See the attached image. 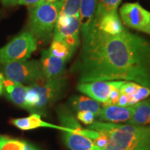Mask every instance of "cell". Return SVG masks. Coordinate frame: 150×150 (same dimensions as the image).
<instances>
[{
    "instance_id": "1",
    "label": "cell",
    "mask_w": 150,
    "mask_h": 150,
    "mask_svg": "<svg viewBox=\"0 0 150 150\" xmlns=\"http://www.w3.org/2000/svg\"><path fill=\"white\" fill-rule=\"evenodd\" d=\"M71 72L79 83L126 81L150 88V42L125 29L109 35L91 24Z\"/></svg>"
},
{
    "instance_id": "2",
    "label": "cell",
    "mask_w": 150,
    "mask_h": 150,
    "mask_svg": "<svg viewBox=\"0 0 150 150\" xmlns=\"http://www.w3.org/2000/svg\"><path fill=\"white\" fill-rule=\"evenodd\" d=\"M88 128L108 136V143L101 150H150V126L97 121Z\"/></svg>"
},
{
    "instance_id": "3",
    "label": "cell",
    "mask_w": 150,
    "mask_h": 150,
    "mask_svg": "<svg viewBox=\"0 0 150 150\" xmlns=\"http://www.w3.org/2000/svg\"><path fill=\"white\" fill-rule=\"evenodd\" d=\"M61 1L43 4L34 7H30L29 16V28L37 41L47 43L53 36L60 9Z\"/></svg>"
},
{
    "instance_id": "4",
    "label": "cell",
    "mask_w": 150,
    "mask_h": 150,
    "mask_svg": "<svg viewBox=\"0 0 150 150\" xmlns=\"http://www.w3.org/2000/svg\"><path fill=\"white\" fill-rule=\"evenodd\" d=\"M66 87L65 79L60 77L56 79H42L28 86V93L35 103L34 112L42 113L49 106L57 101Z\"/></svg>"
},
{
    "instance_id": "5",
    "label": "cell",
    "mask_w": 150,
    "mask_h": 150,
    "mask_svg": "<svg viewBox=\"0 0 150 150\" xmlns=\"http://www.w3.org/2000/svg\"><path fill=\"white\" fill-rule=\"evenodd\" d=\"M38 41L30 31H24L0 48V64L24 61L37 49Z\"/></svg>"
},
{
    "instance_id": "6",
    "label": "cell",
    "mask_w": 150,
    "mask_h": 150,
    "mask_svg": "<svg viewBox=\"0 0 150 150\" xmlns=\"http://www.w3.org/2000/svg\"><path fill=\"white\" fill-rule=\"evenodd\" d=\"M2 72L5 79L23 85L30 86L45 79L40 61L35 60H24L4 64Z\"/></svg>"
},
{
    "instance_id": "7",
    "label": "cell",
    "mask_w": 150,
    "mask_h": 150,
    "mask_svg": "<svg viewBox=\"0 0 150 150\" xmlns=\"http://www.w3.org/2000/svg\"><path fill=\"white\" fill-rule=\"evenodd\" d=\"M79 17L59 14L54 30L53 39L64 41L76 50L80 44Z\"/></svg>"
},
{
    "instance_id": "8",
    "label": "cell",
    "mask_w": 150,
    "mask_h": 150,
    "mask_svg": "<svg viewBox=\"0 0 150 150\" xmlns=\"http://www.w3.org/2000/svg\"><path fill=\"white\" fill-rule=\"evenodd\" d=\"M120 14L127 26L150 35V11L140 4H125L120 9Z\"/></svg>"
},
{
    "instance_id": "9",
    "label": "cell",
    "mask_w": 150,
    "mask_h": 150,
    "mask_svg": "<svg viewBox=\"0 0 150 150\" xmlns=\"http://www.w3.org/2000/svg\"><path fill=\"white\" fill-rule=\"evenodd\" d=\"M126 81H101L79 83L77 89L81 93L101 104L106 102L110 91L114 88H120Z\"/></svg>"
},
{
    "instance_id": "10",
    "label": "cell",
    "mask_w": 150,
    "mask_h": 150,
    "mask_svg": "<svg viewBox=\"0 0 150 150\" xmlns=\"http://www.w3.org/2000/svg\"><path fill=\"white\" fill-rule=\"evenodd\" d=\"M66 61L51 54L48 50L41 54L40 66L45 79L52 80L62 77L64 73Z\"/></svg>"
},
{
    "instance_id": "11",
    "label": "cell",
    "mask_w": 150,
    "mask_h": 150,
    "mask_svg": "<svg viewBox=\"0 0 150 150\" xmlns=\"http://www.w3.org/2000/svg\"><path fill=\"white\" fill-rule=\"evenodd\" d=\"M134 106H120L118 105H104L97 118L100 121L111 123L127 122L132 115Z\"/></svg>"
},
{
    "instance_id": "12",
    "label": "cell",
    "mask_w": 150,
    "mask_h": 150,
    "mask_svg": "<svg viewBox=\"0 0 150 150\" xmlns=\"http://www.w3.org/2000/svg\"><path fill=\"white\" fill-rule=\"evenodd\" d=\"M11 124L16 127L17 128L22 131H29L32 130V129L40 128H50L57 129V130L61 131H72L74 129L65 128L62 126L53 125L47 122L43 121L41 119V116L40 114L33 112L28 117H22V118H16V119H13L11 120Z\"/></svg>"
},
{
    "instance_id": "13",
    "label": "cell",
    "mask_w": 150,
    "mask_h": 150,
    "mask_svg": "<svg viewBox=\"0 0 150 150\" xmlns=\"http://www.w3.org/2000/svg\"><path fill=\"white\" fill-rule=\"evenodd\" d=\"M3 93L6 98L17 106L27 110L26 97L28 86L4 78L3 81Z\"/></svg>"
},
{
    "instance_id": "14",
    "label": "cell",
    "mask_w": 150,
    "mask_h": 150,
    "mask_svg": "<svg viewBox=\"0 0 150 150\" xmlns=\"http://www.w3.org/2000/svg\"><path fill=\"white\" fill-rule=\"evenodd\" d=\"M81 129L62 131L65 145L70 150H101L93 141L81 134Z\"/></svg>"
},
{
    "instance_id": "15",
    "label": "cell",
    "mask_w": 150,
    "mask_h": 150,
    "mask_svg": "<svg viewBox=\"0 0 150 150\" xmlns=\"http://www.w3.org/2000/svg\"><path fill=\"white\" fill-rule=\"evenodd\" d=\"M92 24L109 35H117L125 29L120 20L117 11L104 15L97 23H92Z\"/></svg>"
},
{
    "instance_id": "16",
    "label": "cell",
    "mask_w": 150,
    "mask_h": 150,
    "mask_svg": "<svg viewBox=\"0 0 150 150\" xmlns=\"http://www.w3.org/2000/svg\"><path fill=\"white\" fill-rule=\"evenodd\" d=\"M129 125L147 126L150 125V99H144L134 105Z\"/></svg>"
},
{
    "instance_id": "17",
    "label": "cell",
    "mask_w": 150,
    "mask_h": 150,
    "mask_svg": "<svg viewBox=\"0 0 150 150\" xmlns=\"http://www.w3.org/2000/svg\"><path fill=\"white\" fill-rule=\"evenodd\" d=\"M70 104L76 112L90 111L93 112L96 117L102 108V105L91 97L83 95H75L70 98Z\"/></svg>"
},
{
    "instance_id": "18",
    "label": "cell",
    "mask_w": 150,
    "mask_h": 150,
    "mask_svg": "<svg viewBox=\"0 0 150 150\" xmlns=\"http://www.w3.org/2000/svg\"><path fill=\"white\" fill-rule=\"evenodd\" d=\"M98 0H81L79 8V22L81 31L93 23L97 6Z\"/></svg>"
},
{
    "instance_id": "19",
    "label": "cell",
    "mask_w": 150,
    "mask_h": 150,
    "mask_svg": "<svg viewBox=\"0 0 150 150\" xmlns=\"http://www.w3.org/2000/svg\"><path fill=\"white\" fill-rule=\"evenodd\" d=\"M49 52L56 57L67 61L72 57L75 50L64 41L53 39Z\"/></svg>"
},
{
    "instance_id": "20",
    "label": "cell",
    "mask_w": 150,
    "mask_h": 150,
    "mask_svg": "<svg viewBox=\"0 0 150 150\" xmlns=\"http://www.w3.org/2000/svg\"><path fill=\"white\" fill-rule=\"evenodd\" d=\"M122 0H99L95 12L93 23H97L104 15L117 11V7Z\"/></svg>"
},
{
    "instance_id": "21",
    "label": "cell",
    "mask_w": 150,
    "mask_h": 150,
    "mask_svg": "<svg viewBox=\"0 0 150 150\" xmlns=\"http://www.w3.org/2000/svg\"><path fill=\"white\" fill-rule=\"evenodd\" d=\"M27 142L5 136H0V150H24Z\"/></svg>"
},
{
    "instance_id": "22",
    "label": "cell",
    "mask_w": 150,
    "mask_h": 150,
    "mask_svg": "<svg viewBox=\"0 0 150 150\" xmlns=\"http://www.w3.org/2000/svg\"><path fill=\"white\" fill-rule=\"evenodd\" d=\"M61 6L59 14L67 16L79 17L81 0H61Z\"/></svg>"
},
{
    "instance_id": "23",
    "label": "cell",
    "mask_w": 150,
    "mask_h": 150,
    "mask_svg": "<svg viewBox=\"0 0 150 150\" xmlns=\"http://www.w3.org/2000/svg\"><path fill=\"white\" fill-rule=\"evenodd\" d=\"M150 95V88L145 86H140L139 88L134 95L128 96L129 97V106H134L137 103L146 99Z\"/></svg>"
},
{
    "instance_id": "24",
    "label": "cell",
    "mask_w": 150,
    "mask_h": 150,
    "mask_svg": "<svg viewBox=\"0 0 150 150\" xmlns=\"http://www.w3.org/2000/svg\"><path fill=\"white\" fill-rule=\"evenodd\" d=\"M140 85L139 84L134 83V82L131 81H125L122 85L120 88V91L121 94L124 95H134V94L137 91V90L139 88Z\"/></svg>"
},
{
    "instance_id": "25",
    "label": "cell",
    "mask_w": 150,
    "mask_h": 150,
    "mask_svg": "<svg viewBox=\"0 0 150 150\" xmlns=\"http://www.w3.org/2000/svg\"><path fill=\"white\" fill-rule=\"evenodd\" d=\"M96 115L90 111H79L76 114V119L86 125H91L95 122Z\"/></svg>"
},
{
    "instance_id": "26",
    "label": "cell",
    "mask_w": 150,
    "mask_h": 150,
    "mask_svg": "<svg viewBox=\"0 0 150 150\" xmlns=\"http://www.w3.org/2000/svg\"><path fill=\"white\" fill-rule=\"evenodd\" d=\"M121 93L120 91V88H114L110 91L109 96L106 103L103 104L104 105H117V101L120 96Z\"/></svg>"
},
{
    "instance_id": "27",
    "label": "cell",
    "mask_w": 150,
    "mask_h": 150,
    "mask_svg": "<svg viewBox=\"0 0 150 150\" xmlns=\"http://www.w3.org/2000/svg\"><path fill=\"white\" fill-rule=\"evenodd\" d=\"M18 4L25 5L30 7H34L36 6L43 4L42 0H18Z\"/></svg>"
},
{
    "instance_id": "28",
    "label": "cell",
    "mask_w": 150,
    "mask_h": 150,
    "mask_svg": "<svg viewBox=\"0 0 150 150\" xmlns=\"http://www.w3.org/2000/svg\"><path fill=\"white\" fill-rule=\"evenodd\" d=\"M117 105L120 106H129V97L127 95L121 94L118 99Z\"/></svg>"
},
{
    "instance_id": "29",
    "label": "cell",
    "mask_w": 150,
    "mask_h": 150,
    "mask_svg": "<svg viewBox=\"0 0 150 150\" xmlns=\"http://www.w3.org/2000/svg\"><path fill=\"white\" fill-rule=\"evenodd\" d=\"M18 0H2L3 4L4 6H15L18 4Z\"/></svg>"
},
{
    "instance_id": "30",
    "label": "cell",
    "mask_w": 150,
    "mask_h": 150,
    "mask_svg": "<svg viewBox=\"0 0 150 150\" xmlns=\"http://www.w3.org/2000/svg\"><path fill=\"white\" fill-rule=\"evenodd\" d=\"M24 150H40V149L35 147V146L27 142L25 147H24Z\"/></svg>"
},
{
    "instance_id": "31",
    "label": "cell",
    "mask_w": 150,
    "mask_h": 150,
    "mask_svg": "<svg viewBox=\"0 0 150 150\" xmlns=\"http://www.w3.org/2000/svg\"><path fill=\"white\" fill-rule=\"evenodd\" d=\"M42 4H49V3H53L55 2L57 0H42Z\"/></svg>"
},
{
    "instance_id": "32",
    "label": "cell",
    "mask_w": 150,
    "mask_h": 150,
    "mask_svg": "<svg viewBox=\"0 0 150 150\" xmlns=\"http://www.w3.org/2000/svg\"><path fill=\"white\" fill-rule=\"evenodd\" d=\"M3 82H0V95L3 93Z\"/></svg>"
},
{
    "instance_id": "33",
    "label": "cell",
    "mask_w": 150,
    "mask_h": 150,
    "mask_svg": "<svg viewBox=\"0 0 150 150\" xmlns=\"http://www.w3.org/2000/svg\"><path fill=\"white\" fill-rule=\"evenodd\" d=\"M4 80V76L3 74L0 72V82H3Z\"/></svg>"
}]
</instances>
